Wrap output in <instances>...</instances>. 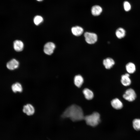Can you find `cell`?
I'll use <instances>...</instances> for the list:
<instances>
[{
  "mask_svg": "<svg viewBox=\"0 0 140 140\" xmlns=\"http://www.w3.org/2000/svg\"><path fill=\"white\" fill-rule=\"evenodd\" d=\"M62 116L64 118H69L73 121L81 120L84 119L85 117L81 108L76 104H73L68 107Z\"/></svg>",
  "mask_w": 140,
  "mask_h": 140,
  "instance_id": "cell-1",
  "label": "cell"
},
{
  "mask_svg": "<svg viewBox=\"0 0 140 140\" xmlns=\"http://www.w3.org/2000/svg\"><path fill=\"white\" fill-rule=\"evenodd\" d=\"M84 119L87 125L94 127L99 123L100 115L97 112H94L90 115L85 116Z\"/></svg>",
  "mask_w": 140,
  "mask_h": 140,
  "instance_id": "cell-2",
  "label": "cell"
},
{
  "mask_svg": "<svg viewBox=\"0 0 140 140\" xmlns=\"http://www.w3.org/2000/svg\"><path fill=\"white\" fill-rule=\"evenodd\" d=\"M123 97L125 100L131 102L134 101L136 98V94L134 90L129 88L125 91L123 95Z\"/></svg>",
  "mask_w": 140,
  "mask_h": 140,
  "instance_id": "cell-3",
  "label": "cell"
},
{
  "mask_svg": "<svg viewBox=\"0 0 140 140\" xmlns=\"http://www.w3.org/2000/svg\"><path fill=\"white\" fill-rule=\"evenodd\" d=\"M84 36L86 42L89 44H94L97 40V36L94 33L86 32L84 33Z\"/></svg>",
  "mask_w": 140,
  "mask_h": 140,
  "instance_id": "cell-4",
  "label": "cell"
},
{
  "mask_svg": "<svg viewBox=\"0 0 140 140\" xmlns=\"http://www.w3.org/2000/svg\"><path fill=\"white\" fill-rule=\"evenodd\" d=\"M55 44L52 42H49L47 43L44 47V51L45 53L47 55H51L53 52L55 48Z\"/></svg>",
  "mask_w": 140,
  "mask_h": 140,
  "instance_id": "cell-5",
  "label": "cell"
},
{
  "mask_svg": "<svg viewBox=\"0 0 140 140\" xmlns=\"http://www.w3.org/2000/svg\"><path fill=\"white\" fill-rule=\"evenodd\" d=\"M130 76L129 74L128 73L121 76V82L122 84L124 86H129L131 84V80L130 78Z\"/></svg>",
  "mask_w": 140,
  "mask_h": 140,
  "instance_id": "cell-6",
  "label": "cell"
},
{
  "mask_svg": "<svg viewBox=\"0 0 140 140\" xmlns=\"http://www.w3.org/2000/svg\"><path fill=\"white\" fill-rule=\"evenodd\" d=\"M111 104L112 107L116 110L120 109L123 106L122 102L118 98L113 99L111 102Z\"/></svg>",
  "mask_w": 140,
  "mask_h": 140,
  "instance_id": "cell-7",
  "label": "cell"
},
{
  "mask_svg": "<svg viewBox=\"0 0 140 140\" xmlns=\"http://www.w3.org/2000/svg\"><path fill=\"white\" fill-rule=\"evenodd\" d=\"M23 111L27 115L30 116L34 114L35 110L32 105L31 104H27L24 106Z\"/></svg>",
  "mask_w": 140,
  "mask_h": 140,
  "instance_id": "cell-8",
  "label": "cell"
},
{
  "mask_svg": "<svg viewBox=\"0 0 140 140\" xmlns=\"http://www.w3.org/2000/svg\"><path fill=\"white\" fill-rule=\"evenodd\" d=\"M114 60L112 58L108 57L104 59L103 61V64L106 68L109 69L115 65Z\"/></svg>",
  "mask_w": 140,
  "mask_h": 140,
  "instance_id": "cell-9",
  "label": "cell"
},
{
  "mask_svg": "<svg viewBox=\"0 0 140 140\" xmlns=\"http://www.w3.org/2000/svg\"><path fill=\"white\" fill-rule=\"evenodd\" d=\"M19 63L15 59H13L8 62L6 65L7 68L10 70H13L18 67Z\"/></svg>",
  "mask_w": 140,
  "mask_h": 140,
  "instance_id": "cell-10",
  "label": "cell"
},
{
  "mask_svg": "<svg viewBox=\"0 0 140 140\" xmlns=\"http://www.w3.org/2000/svg\"><path fill=\"white\" fill-rule=\"evenodd\" d=\"M126 32L125 29L122 27L118 28L116 30L115 34L117 38L121 39L125 36Z\"/></svg>",
  "mask_w": 140,
  "mask_h": 140,
  "instance_id": "cell-11",
  "label": "cell"
},
{
  "mask_svg": "<svg viewBox=\"0 0 140 140\" xmlns=\"http://www.w3.org/2000/svg\"><path fill=\"white\" fill-rule=\"evenodd\" d=\"M125 68L127 72L129 74L134 73L136 69L135 64L131 62L127 63L125 65Z\"/></svg>",
  "mask_w": 140,
  "mask_h": 140,
  "instance_id": "cell-12",
  "label": "cell"
},
{
  "mask_svg": "<svg viewBox=\"0 0 140 140\" xmlns=\"http://www.w3.org/2000/svg\"><path fill=\"white\" fill-rule=\"evenodd\" d=\"M24 44L22 41L17 40L13 42V47L15 50L18 52L22 51L23 48Z\"/></svg>",
  "mask_w": 140,
  "mask_h": 140,
  "instance_id": "cell-13",
  "label": "cell"
},
{
  "mask_svg": "<svg viewBox=\"0 0 140 140\" xmlns=\"http://www.w3.org/2000/svg\"><path fill=\"white\" fill-rule=\"evenodd\" d=\"M71 31L73 34L76 36H79L83 33V30L81 27L76 26L72 27L71 29Z\"/></svg>",
  "mask_w": 140,
  "mask_h": 140,
  "instance_id": "cell-14",
  "label": "cell"
},
{
  "mask_svg": "<svg viewBox=\"0 0 140 140\" xmlns=\"http://www.w3.org/2000/svg\"><path fill=\"white\" fill-rule=\"evenodd\" d=\"M83 82V79L82 76L79 75H76L74 78V82L75 86L78 87H80Z\"/></svg>",
  "mask_w": 140,
  "mask_h": 140,
  "instance_id": "cell-15",
  "label": "cell"
},
{
  "mask_svg": "<svg viewBox=\"0 0 140 140\" xmlns=\"http://www.w3.org/2000/svg\"><path fill=\"white\" fill-rule=\"evenodd\" d=\"M11 88L12 91L15 93L17 92L20 93L23 90L21 84L18 82L13 84L11 86Z\"/></svg>",
  "mask_w": 140,
  "mask_h": 140,
  "instance_id": "cell-16",
  "label": "cell"
},
{
  "mask_svg": "<svg viewBox=\"0 0 140 140\" xmlns=\"http://www.w3.org/2000/svg\"><path fill=\"white\" fill-rule=\"evenodd\" d=\"M85 98L88 100H90L92 99L94 96V94L93 92L89 89L86 88L84 89L83 91Z\"/></svg>",
  "mask_w": 140,
  "mask_h": 140,
  "instance_id": "cell-17",
  "label": "cell"
},
{
  "mask_svg": "<svg viewBox=\"0 0 140 140\" xmlns=\"http://www.w3.org/2000/svg\"><path fill=\"white\" fill-rule=\"evenodd\" d=\"M102 11V8L99 5H95L92 9L91 12L92 15L94 16L99 15Z\"/></svg>",
  "mask_w": 140,
  "mask_h": 140,
  "instance_id": "cell-18",
  "label": "cell"
},
{
  "mask_svg": "<svg viewBox=\"0 0 140 140\" xmlns=\"http://www.w3.org/2000/svg\"><path fill=\"white\" fill-rule=\"evenodd\" d=\"M133 128L136 131L140 130V119L135 118L132 121Z\"/></svg>",
  "mask_w": 140,
  "mask_h": 140,
  "instance_id": "cell-19",
  "label": "cell"
},
{
  "mask_svg": "<svg viewBox=\"0 0 140 140\" xmlns=\"http://www.w3.org/2000/svg\"><path fill=\"white\" fill-rule=\"evenodd\" d=\"M43 21L42 17L40 16H36L34 18L33 21L35 24L38 25L41 23Z\"/></svg>",
  "mask_w": 140,
  "mask_h": 140,
  "instance_id": "cell-20",
  "label": "cell"
},
{
  "mask_svg": "<svg viewBox=\"0 0 140 140\" xmlns=\"http://www.w3.org/2000/svg\"><path fill=\"white\" fill-rule=\"evenodd\" d=\"M124 10L126 11H129L131 9V6L129 3L127 1H125L123 3Z\"/></svg>",
  "mask_w": 140,
  "mask_h": 140,
  "instance_id": "cell-21",
  "label": "cell"
},
{
  "mask_svg": "<svg viewBox=\"0 0 140 140\" xmlns=\"http://www.w3.org/2000/svg\"><path fill=\"white\" fill-rule=\"evenodd\" d=\"M37 0L38 1H42L43 0Z\"/></svg>",
  "mask_w": 140,
  "mask_h": 140,
  "instance_id": "cell-22",
  "label": "cell"
}]
</instances>
